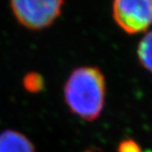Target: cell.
Listing matches in <instances>:
<instances>
[{
	"label": "cell",
	"instance_id": "1",
	"mask_svg": "<svg viewBox=\"0 0 152 152\" xmlns=\"http://www.w3.org/2000/svg\"><path fill=\"white\" fill-rule=\"evenodd\" d=\"M63 98L73 115L87 122L96 120L103 113L106 98L103 72L92 65L73 69L64 83Z\"/></svg>",
	"mask_w": 152,
	"mask_h": 152
},
{
	"label": "cell",
	"instance_id": "4",
	"mask_svg": "<svg viewBox=\"0 0 152 152\" xmlns=\"http://www.w3.org/2000/svg\"><path fill=\"white\" fill-rule=\"evenodd\" d=\"M0 152H36V148L26 135L6 129L0 132Z\"/></svg>",
	"mask_w": 152,
	"mask_h": 152
},
{
	"label": "cell",
	"instance_id": "3",
	"mask_svg": "<svg viewBox=\"0 0 152 152\" xmlns=\"http://www.w3.org/2000/svg\"><path fill=\"white\" fill-rule=\"evenodd\" d=\"M112 15L125 33H143L152 25V0H113Z\"/></svg>",
	"mask_w": 152,
	"mask_h": 152
},
{
	"label": "cell",
	"instance_id": "2",
	"mask_svg": "<svg viewBox=\"0 0 152 152\" xmlns=\"http://www.w3.org/2000/svg\"><path fill=\"white\" fill-rule=\"evenodd\" d=\"M10 8L18 22L29 30L50 28L61 17L65 0H10Z\"/></svg>",
	"mask_w": 152,
	"mask_h": 152
},
{
	"label": "cell",
	"instance_id": "7",
	"mask_svg": "<svg viewBox=\"0 0 152 152\" xmlns=\"http://www.w3.org/2000/svg\"><path fill=\"white\" fill-rule=\"evenodd\" d=\"M116 152H142V148L136 140L126 138L119 142Z\"/></svg>",
	"mask_w": 152,
	"mask_h": 152
},
{
	"label": "cell",
	"instance_id": "6",
	"mask_svg": "<svg viewBox=\"0 0 152 152\" xmlns=\"http://www.w3.org/2000/svg\"><path fill=\"white\" fill-rule=\"evenodd\" d=\"M22 85L26 92L35 94L44 89L45 81L40 73L37 72H28L22 79Z\"/></svg>",
	"mask_w": 152,
	"mask_h": 152
},
{
	"label": "cell",
	"instance_id": "5",
	"mask_svg": "<svg viewBox=\"0 0 152 152\" xmlns=\"http://www.w3.org/2000/svg\"><path fill=\"white\" fill-rule=\"evenodd\" d=\"M137 60L146 71L152 73V30L141 38L137 47Z\"/></svg>",
	"mask_w": 152,
	"mask_h": 152
}]
</instances>
